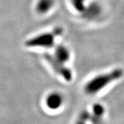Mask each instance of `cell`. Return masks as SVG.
Wrapping results in <instances>:
<instances>
[{"instance_id":"obj_1","label":"cell","mask_w":124,"mask_h":124,"mask_svg":"<svg viewBox=\"0 0 124 124\" xmlns=\"http://www.w3.org/2000/svg\"><path fill=\"white\" fill-rule=\"evenodd\" d=\"M123 75L124 70L121 68H116L108 73L96 76L85 85V92L90 95L95 94L110 83L121 78Z\"/></svg>"},{"instance_id":"obj_2","label":"cell","mask_w":124,"mask_h":124,"mask_svg":"<svg viewBox=\"0 0 124 124\" xmlns=\"http://www.w3.org/2000/svg\"><path fill=\"white\" fill-rule=\"evenodd\" d=\"M63 31L62 27H56L51 32L40 34L27 40L25 42V46L29 48H51L54 44L55 38L62 35Z\"/></svg>"},{"instance_id":"obj_3","label":"cell","mask_w":124,"mask_h":124,"mask_svg":"<svg viewBox=\"0 0 124 124\" xmlns=\"http://www.w3.org/2000/svg\"><path fill=\"white\" fill-rule=\"evenodd\" d=\"M44 57L56 73L62 77L67 81H70L72 79V72L64 65V63L59 61L54 55H52L50 53L44 54Z\"/></svg>"},{"instance_id":"obj_4","label":"cell","mask_w":124,"mask_h":124,"mask_svg":"<svg viewBox=\"0 0 124 124\" xmlns=\"http://www.w3.org/2000/svg\"><path fill=\"white\" fill-rule=\"evenodd\" d=\"M101 13V7L98 3L93 2L86 6L81 13L83 17L88 19H94L97 18Z\"/></svg>"},{"instance_id":"obj_5","label":"cell","mask_w":124,"mask_h":124,"mask_svg":"<svg viewBox=\"0 0 124 124\" xmlns=\"http://www.w3.org/2000/svg\"><path fill=\"white\" fill-rule=\"evenodd\" d=\"M63 99L59 93H53L46 98V105L51 110H56L62 106Z\"/></svg>"},{"instance_id":"obj_6","label":"cell","mask_w":124,"mask_h":124,"mask_svg":"<svg viewBox=\"0 0 124 124\" xmlns=\"http://www.w3.org/2000/svg\"><path fill=\"white\" fill-rule=\"evenodd\" d=\"M54 56L63 63L67 62L70 59V52L63 45H58L54 50Z\"/></svg>"},{"instance_id":"obj_7","label":"cell","mask_w":124,"mask_h":124,"mask_svg":"<svg viewBox=\"0 0 124 124\" xmlns=\"http://www.w3.org/2000/svg\"><path fill=\"white\" fill-rule=\"evenodd\" d=\"M53 0H39L37 5V10L39 13H46L53 7Z\"/></svg>"},{"instance_id":"obj_8","label":"cell","mask_w":124,"mask_h":124,"mask_svg":"<svg viewBox=\"0 0 124 124\" xmlns=\"http://www.w3.org/2000/svg\"><path fill=\"white\" fill-rule=\"evenodd\" d=\"M104 113V108L101 104H95L93 107V115L92 116L93 121H94L96 124H97L98 121H100V120L103 116Z\"/></svg>"},{"instance_id":"obj_9","label":"cell","mask_w":124,"mask_h":124,"mask_svg":"<svg viewBox=\"0 0 124 124\" xmlns=\"http://www.w3.org/2000/svg\"><path fill=\"white\" fill-rule=\"evenodd\" d=\"M86 0H71L72 4L73 6V7L80 13H82L84 11V10L85 8V2Z\"/></svg>"},{"instance_id":"obj_10","label":"cell","mask_w":124,"mask_h":124,"mask_svg":"<svg viewBox=\"0 0 124 124\" xmlns=\"http://www.w3.org/2000/svg\"><path fill=\"white\" fill-rule=\"evenodd\" d=\"M90 114L87 111H84L81 113L77 124H87V121L90 118Z\"/></svg>"}]
</instances>
